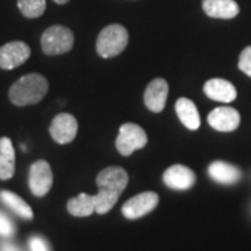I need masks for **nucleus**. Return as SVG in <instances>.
Listing matches in <instances>:
<instances>
[{
    "label": "nucleus",
    "instance_id": "nucleus-4",
    "mask_svg": "<svg viewBox=\"0 0 251 251\" xmlns=\"http://www.w3.org/2000/svg\"><path fill=\"white\" fill-rule=\"evenodd\" d=\"M147 143L148 137L141 126L135 123H125L120 126L116 138V148L123 156H130L134 151L144 148Z\"/></svg>",
    "mask_w": 251,
    "mask_h": 251
},
{
    "label": "nucleus",
    "instance_id": "nucleus-22",
    "mask_svg": "<svg viewBox=\"0 0 251 251\" xmlns=\"http://www.w3.org/2000/svg\"><path fill=\"white\" fill-rule=\"evenodd\" d=\"M239 69L244 74L251 77V46L244 48L240 56H239Z\"/></svg>",
    "mask_w": 251,
    "mask_h": 251
},
{
    "label": "nucleus",
    "instance_id": "nucleus-23",
    "mask_svg": "<svg viewBox=\"0 0 251 251\" xmlns=\"http://www.w3.org/2000/svg\"><path fill=\"white\" fill-rule=\"evenodd\" d=\"M14 234V225L9 216L0 211V236L11 237Z\"/></svg>",
    "mask_w": 251,
    "mask_h": 251
},
{
    "label": "nucleus",
    "instance_id": "nucleus-19",
    "mask_svg": "<svg viewBox=\"0 0 251 251\" xmlns=\"http://www.w3.org/2000/svg\"><path fill=\"white\" fill-rule=\"evenodd\" d=\"M67 211L69 214L77 218H85L95 212V201L94 196L87 193H81L77 197L70 198L67 201Z\"/></svg>",
    "mask_w": 251,
    "mask_h": 251
},
{
    "label": "nucleus",
    "instance_id": "nucleus-25",
    "mask_svg": "<svg viewBox=\"0 0 251 251\" xmlns=\"http://www.w3.org/2000/svg\"><path fill=\"white\" fill-rule=\"evenodd\" d=\"M0 251H21L18 249L16 244L9 242H1L0 243Z\"/></svg>",
    "mask_w": 251,
    "mask_h": 251
},
{
    "label": "nucleus",
    "instance_id": "nucleus-16",
    "mask_svg": "<svg viewBox=\"0 0 251 251\" xmlns=\"http://www.w3.org/2000/svg\"><path fill=\"white\" fill-rule=\"evenodd\" d=\"M176 113L180 122L183 123L184 127H187L188 130H198L201 126V119H200V113L196 106V103L188 98H179L176 100Z\"/></svg>",
    "mask_w": 251,
    "mask_h": 251
},
{
    "label": "nucleus",
    "instance_id": "nucleus-8",
    "mask_svg": "<svg viewBox=\"0 0 251 251\" xmlns=\"http://www.w3.org/2000/svg\"><path fill=\"white\" fill-rule=\"evenodd\" d=\"M49 133L57 144H69L77 137L78 123L70 113H59L49 126Z\"/></svg>",
    "mask_w": 251,
    "mask_h": 251
},
{
    "label": "nucleus",
    "instance_id": "nucleus-21",
    "mask_svg": "<svg viewBox=\"0 0 251 251\" xmlns=\"http://www.w3.org/2000/svg\"><path fill=\"white\" fill-rule=\"evenodd\" d=\"M17 7L27 18L41 17L46 10V0H17Z\"/></svg>",
    "mask_w": 251,
    "mask_h": 251
},
{
    "label": "nucleus",
    "instance_id": "nucleus-11",
    "mask_svg": "<svg viewBox=\"0 0 251 251\" xmlns=\"http://www.w3.org/2000/svg\"><path fill=\"white\" fill-rule=\"evenodd\" d=\"M196 173L184 165H173L163 173V183L172 190H188L196 184Z\"/></svg>",
    "mask_w": 251,
    "mask_h": 251
},
{
    "label": "nucleus",
    "instance_id": "nucleus-17",
    "mask_svg": "<svg viewBox=\"0 0 251 251\" xmlns=\"http://www.w3.org/2000/svg\"><path fill=\"white\" fill-rule=\"evenodd\" d=\"M16 172V152L9 137L0 138V180H9Z\"/></svg>",
    "mask_w": 251,
    "mask_h": 251
},
{
    "label": "nucleus",
    "instance_id": "nucleus-5",
    "mask_svg": "<svg viewBox=\"0 0 251 251\" xmlns=\"http://www.w3.org/2000/svg\"><path fill=\"white\" fill-rule=\"evenodd\" d=\"M53 184V172L50 165L44 159L34 162L29 168L28 186L35 197H45Z\"/></svg>",
    "mask_w": 251,
    "mask_h": 251
},
{
    "label": "nucleus",
    "instance_id": "nucleus-6",
    "mask_svg": "<svg viewBox=\"0 0 251 251\" xmlns=\"http://www.w3.org/2000/svg\"><path fill=\"white\" fill-rule=\"evenodd\" d=\"M159 202V197L153 191H144L126 201L122 208V214L127 219H138L153 211Z\"/></svg>",
    "mask_w": 251,
    "mask_h": 251
},
{
    "label": "nucleus",
    "instance_id": "nucleus-24",
    "mask_svg": "<svg viewBox=\"0 0 251 251\" xmlns=\"http://www.w3.org/2000/svg\"><path fill=\"white\" fill-rule=\"evenodd\" d=\"M29 249L31 251H50L48 242L41 236H34L29 239Z\"/></svg>",
    "mask_w": 251,
    "mask_h": 251
},
{
    "label": "nucleus",
    "instance_id": "nucleus-7",
    "mask_svg": "<svg viewBox=\"0 0 251 251\" xmlns=\"http://www.w3.org/2000/svg\"><path fill=\"white\" fill-rule=\"evenodd\" d=\"M31 56L29 46L23 41H13L0 48V69L13 70L24 64Z\"/></svg>",
    "mask_w": 251,
    "mask_h": 251
},
{
    "label": "nucleus",
    "instance_id": "nucleus-2",
    "mask_svg": "<svg viewBox=\"0 0 251 251\" xmlns=\"http://www.w3.org/2000/svg\"><path fill=\"white\" fill-rule=\"evenodd\" d=\"M128 44V31L120 24H110L99 32L97 52L103 59L120 54Z\"/></svg>",
    "mask_w": 251,
    "mask_h": 251
},
{
    "label": "nucleus",
    "instance_id": "nucleus-20",
    "mask_svg": "<svg viewBox=\"0 0 251 251\" xmlns=\"http://www.w3.org/2000/svg\"><path fill=\"white\" fill-rule=\"evenodd\" d=\"M98 193L94 196V201H95V212L99 215H105L109 211L115 206L117 200L120 197V194L113 191V190H108V188L98 187Z\"/></svg>",
    "mask_w": 251,
    "mask_h": 251
},
{
    "label": "nucleus",
    "instance_id": "nucleus-3",
    "mask_svg": "<svg viewBox=\"0 0 251 251\" xmlns=\"http://www.w3.org/2000/svg\"><path fill=\"white\" fill-rule=\"evenodd\" d=\"M41 46L48 56L67 53L74 46V34L64 25H52L41 36Z\"/></svg>",
    "mask_w": 251,
    "mask_h": 251
},
{
    "label": "nucleus",
    "instance_id": "nucleus-15",
    "mask_svg": "<svg viewBox=\"0 0 251 251\" xmlns=\"http://www.w3.org/2000/svg\"><path fill=\"white\" fill-rule=\"evenodd\" d=\"M202 10L208 17L230 20L237 17L240 7L234 0H202Z\"/></svg>",
    "mask_w": 251,
    "mask_h": 251
},
{
    "label": "nucleus",
    "instance_id": "nucleus-12",
    "mask_svg": "<svg viewBox=\"0 0 251 251\" xmlns=\"http://www.w3.org/2000/svg\"><path fill=\"white\" fill-rule=\"evenodd\" d=\"M97 184L98 187L113 190L122 194L128 184V175L120 166H109L99 172V175L97 176Z\"/></svg>",
    "mask_w": 251,
    "mask_h": 251
},
{
    "label": "nucleus",
    "instance_id": "nucleus-10",
    "mask_svg": "<svg viewBox=\"0 0 251 251\" xmlns=\"http://www.w3.org/2000/svg\"><path fill=\"white\" fill-rule=\"evenodd\" d=\"M169 94V85L168 81L163 78H153L144 92V103L153 113H161Z\"/></svg>",
    "mask_w": 251,
    "mask_h": 251
},
{
    "label": "nucleus",
    "instance_id": "nucleus-1",
    "mask_svg": "<svg viewBox=\"0 0 251 251\" xmlns=\"http://www.w3.org/2000/svg\"><path fill=\"white\" fill-rule=\"evenodd\" d=\"M49 82L42 74L31 73L18 78L9 91V98L16 106L36 105L45 98Z\"/></svg>",
    "mask_w": 251,
    "mask_h": 251
},
{
    "label": "nucleus",
    "instance_id": "nucleus-18",
    "mask_svg": "<svg viewBox=\"0 0 251 251\" xmlns=\"http://www.w3.org/2000/svg\"><path fill=\"white\" fill-rule=\"evenodd\" d=\"M0 201L4 205L10 208L16 215H18L23 219H32L34 218V212L32 208L28 205L27 202L21 197H18L16 193L13 191H7V190H1L0 191Z\"/></svg>",
    "mask_w": 251,
    "mask_h": 251
},
{
    "label": "nucleus",
    "instance_id": "nucleus-13",
    "mask_svg": "<svg viewBox=\"0 0 251 251\" xmlns=\"http://www.w3.org/2000/svg\"><path fill=\"white\" fill-rule=\"evenodd\" d=\"M204 94L209 99L216 102H224L229 103L233 102L237 98V91L236 87L230 81L224 78H211L204 84Z\"/></svg>",
    "mask_w": 251,
    "mask_h": 251
},
{
    "label": "nucleus",
    "instance_id": "nucleus-14",
    "mask_svg": "<svg viewBox=\"0 0 251 251\" xmlns=\"http://www.w3.org/2000/svg\"><path fill=\"white\" fill-rule=\"evenodd\" d=\"M209 177L219 184H236L242 179V171L232 163L225 161L212 162L208 168Z\"/></svg>",
    "mask_w": 251,
    "mask_h": 251
},
{
    "label": "nucleus",
    "instance_id": "nucleus-9",
    "mask_svg": "<svg viewBox=\"0 0 251 251\" xmlns=\"http://www.w3.org/2000/svg\"><path fill=\"white\" fill-rule=\"evenodd\" d=\"M208 123L216 131H234L240 126V113L230 106H219L208 115Z\"/></svg>",
    "mask_w": 251,
    "mask_h": 251
},
{
    "label": "nucleus",
    "instance_id": "nucleus-26",
    "mask_svg": "<svg viewBox=\"0 0 251 251\" xmlns=\"http://www.w3.org/2000/svg\"><path fill=\"white\" fill-rule=\"evenodd\" d=\"M54 3H57V4H66V3H69L70 0H53Z\"/></svg>",
    "mask_w": 251,
    "mask_h": 251
}]
</instances>
